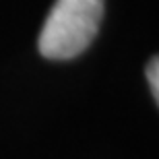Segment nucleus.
Masks as SVG:
<instances>
[{
    "mask_svg": "<svg viewBox=\"0 0 159 159\" xmlns=\"http://www.w3.org/2000/svg\"><path fill=\"white\" fill-rule=\"evenodd\" d=\"M103 0H56L41 27L37 48L43 58L70 60L97 37Z\"/></svg>",
    "mask_w": 159,
    "mask_h": 159,
    "instance_id": "obj_1",
    "label": "nucleus"
},
{
    "mask_svg": "<svg viewBox=\"0 0 159 159\" xmlns=\"http://www.w3.org/2000/svg\"><path fill=\"white\" fill-rule=\"evenodd\" d=\"M147 81H149V87H151V93H153L155 101H159V60L157 56L149 60L147 64Z\"/></svg>",
    "mask_w": 159,
    "mask_h": 159,
    "instance_id": "obj_2",
    "label": "nucleus"
}]
</instances>
